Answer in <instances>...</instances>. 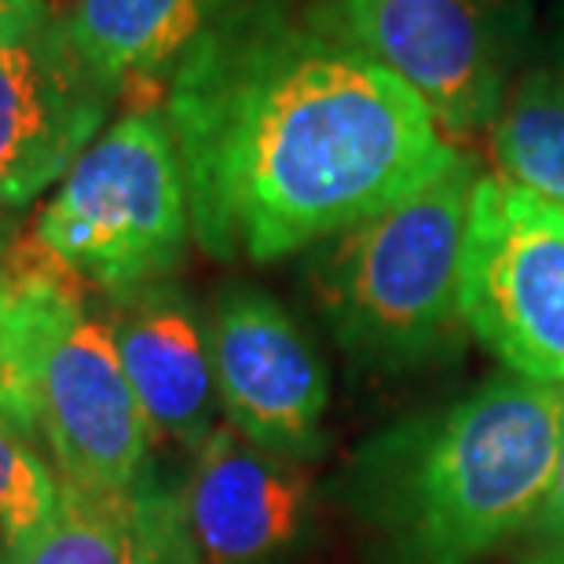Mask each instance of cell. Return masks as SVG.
<instances>
[{
    "instance_id": "11",
    "label": "cell",
    "mask_w": 564,
    "mask_h": 564,
    "mask_svg": "<svg viewBox=\"0 0 564 564\" xmlns=\"http://www.w3.org/2000/svg\"><path fill=\"white\" fill-rule=\"evenodd\" d=\"M107 326L151 433L202 447L217 429L213 411L220 400L209 334L191 301L173 282H151L115 297Z\"/></svg>"
},
{
    "instance_id": "23",
    "label": "cell",
    "mask_w": 564,
    "mask_h": 564,
    "mask_svg": "<svg viewBox=\"0 0 564 564\" xmlns=\"http://www.w3.org/2000/svg\"><path fill=\"white\" fill-rule=\"evenodd\" d=\"M8 250H11V224H8V220H0V264H4Z\"/></svg>"
},
{
    "instance_id": "8",
    "label": "cell",
    "mask_w": 564,
    "mask_h": 564,
    "mask_svg": "<svg viewBox=\"0 0 564 564\" xmlns=\"http://www.w3.org/2000/svg\"><path fill=\"white\" fill-rule=\"evenodd\" d=\"M115 88L85 63L66 15L37 4L0 26V206H26L74 169Z\"/></svg>"
},
{
    "instance_id": "20",
    "label": "cell",
    "mask_w": 564,
    "mask_h": 564,
    "mask_svg": "<svg viewBox=\"0 0 564 564\" xmlns=\"http://www.w3.org/2000/svg\"><path fill=\"white\" fill-rule=\"evenodd\" d=\"M550 70L564 77V0H561V15L554 22V37H550Z\"/></svg>"
},
{
    "instance_id": "3",
    "label": "cell",
    "mask_w": 564,
    "mask_h": 564,
    "mask_svg": "<svg viewBox=\"0 0 564 564\" xmlns=\"http://www.w3.org/2000/svg\"><path fill=\"white\" fill-rule=\"evenodd\" d=\"M473 184L477 165L458 154L414 195L326 239L315 257V297L359 367L408 375L458 352V257Z\"/></svg>"
},
{
    "instance_id": "6",
    "label": "cell",
    "mask_w": 564,
    "mask_h": 564,
    "mask_svg": "<svg viewBox=\"0 0 564 564\" xmlns=\"http://www.w3.org/2000/svg\"><path fill=\"white\" fill-rule=\"evenodd\" d=\"M466 330L510 375L564 386V209L477 176L458 257Z\"/></svg>"
},
{
    "instance_id": "2",
    "label": "cell",
    "mask_w": 564,
    "mask_h": 564,
    "mask_svg": "<svg viewBox=\"0 0 564 564\" xmlns=\"http://www.w3.org/2000/svg\"><path fill=\"white\" fill-rule=\"evenodd\" d=\"M557 425L561 386L502 370L370 436L341 499L378 564H480L543 506Z\"/></svg>"
},
{
    "instance_id": "19",
    "label": "cell",
    "mask_w": 564,
    "mask_h": 564,
    "mask_svg": "<svg viewBox=\"0 0 564 564\" xmlns=\"http://www.w3.org/2000/svg\"><path fill=\"white\" fill-rule=\"evenodd\" d=\"M491 8L495 22L502 30V41L510 55H517L532 37V19H535V0H484Z\"/></svg>"
},
{
    "instance_id": "14",
    "label": "cell",
    "mask_w": 564,
    "mask_h": 564,
    "mask_svg": "<svg viewBox=\"0 0 564 564\" xmlns=\"http://www.w3.org/2000/svg\"><path fill=\"white\" fill-rule=\"evenodd\" d=\"M137 488L93 495L59 484L52 517L33 532L0 543V564H132Z\"/></svg>"
},
{
    "instance_id": "21",
    "label": "cell",
    "mask_w": 564,
    "mask_h": 564,
    "mask_svg": "<svg viewBox=\"0 0 564 564\" xmlns=\"http://www.w3.org/2000/svg\"><path fill=\"white\" fill-rule=\"evenodd\" d=\"M37 4H41V0H0V26H4L8 19L22 15V11L37 8Z\"/></svg>"
},
{
    "instance_id": "22",
    "label": "cell",
    "mask_w": 564,
    "mask_h": 564,
    "mask_svg": "<svg viewBox=\"0 0 564 564\" xmlns=\"http://www.w3.org/2000/svg\"><path fill=\"white\" fill-rule=\"evenodd\" d=\"M528 564H564V546L557 550H535V557Z\"/></svg>"
},
{
    "instance_id": "15",
    "label": "cell",
    "mask_w": 564,
    "mask_h": 564,
    "mask_svg": "<svg viewBox=\"0 0 564 564\" xmlns=\"http://www.w3.org/2000/svg\"><path fill=\"white\" fill-rule=\"evenodd\" d=\"M59 502V480L30 436L0 411V543L33 532Z\"/></svg>"
},
{
    "instance_id": "5",
    "label": "cell",
    "mask_w": 564,
    "mask_h": 564,
    "mask_svg": "<svg viewBox=\"0 0 564 564\" xmlns=\"http://www.w3.org/2000/svg\"><path fill=\"white\" fill-rule=\"evenodd\" d=\"M191 206L162 110H129L77 158L33 224V246L110 297L165 282L184 261Z\"/></svg>"
},
{
    "instance_id": "4",
    "label": "cell",
    "mask_w": 564,
    "mask_h": 564,
    "mask_svg": "<svg viewBox=\"0 0 564 564\" xmlns=\"http://www.w3.org/2000/svg\"><path fill=\"white\" fill-rule=\"evenodd\" d=\"M33 301L0 411L52 466L55 480L126 495L143 480L151 422L118 359L107 319L85 312V282L26 242Z\"/></svg>"
},
{
    "instance_id": "9",
    "label": "cell",
    "mask_w": 564,
    "mask_h": 564,
    "mask_svg": "<svg viewBox=\"0 0 564 564\" xmlns=\"http://www.w3.org/2000/svg\"><path fill=\"white\" fill-rule=\"evenodd\" d=\"M209 352L231 429L293 462L323 455L330 378L312 337L272 293L224 290L209 323Z\"/></svg>"
},
{
    "instance_id": "7",
    "label": "cell",
    "mask_w": 564,
    "mask_h": 564,
    "mask_svg": "<svg viewBox=\"0 0 564 564\" xmlns=\"http://www.w3.org/2000/svg\"><path fill=\"white\" fill-rule=\"evenodd\" d=\"M308 15L397 74L444 137L499 118L513 55L484 0H312Z\"/></svg>"
},
{
    "instance_id": "10",
    "label": "cell",
    "mask_w": 564,
    "mask_h": 564,
    "mask_svg": "<svg viewBox=\"0 0 564 564\" xmlns=\"http://www.w3.org/2000/svg\"><path fill=\"white\" fill-rule=\"evenodd\" d=\"M180 506L202 564H286L312 532L315 480L308 462L224 422L202 440Z\"/></svg>"
},
{
    "instance_id": "13",
    "label": "cell",
    "mask_w": 564,
    "mask_h": 564,
    "mask_svg": "<svg viewBox=\"0 0 564 564\" xmlns=\"http://www.w3.org/2000/svg\"><path fill=\"white\" fill-rule=\"evenodd\" d=\"M491 158L506 184L564 209V77L532 70L491 126Z\"/></svg>"
},
{
    "instance_id": "18",
    "label": "cell",
    "mask_w": 564,
    "mask_h": 564,
    "mask_svg": "<svg viewBox=\"0 0 564 564\" xmlns=\"http://www.w3.org/2000/svg\"><path fill=\"white\" fill-rule=\"evenodd\" d=\"M524 539L535 550H557L564 546V386H561V425H557V455L554 473H550L546 499L539 506V513L528 524Z\"/></svg>"
},
{
    "instance_id": "17",
    "label": "cell",
    "mask_w": 564,
    "mask_h": 564,
    "mask_svg": "<svg viewBox=\"0 0 564 564\" xmlns=\"http://www.w3.org/2000/svg\"><path fill=\"white\" fill-rule=\"evenodd\" d=\"M33 301V264L26 246H11L4 264H0V403L8 397L11 367H15L22 330Z\"/></svg>"
},
{
    "instance_id": "16",
    "label": "cell",
    "mask_w": 564,
    "mask_h": 564,
    "mask_svg": "<svg viewBox=\"0 0 564 564\" xmlns=\"http://www.w3.org/2000/svg\"><path fill=\"white\" fill-rule=\"evenodd\" d=\"M132 564H202L180 495L154 480L137 488V528H132Z\"/></svg>"
},
{
    "instance_id": "12",
    "label": "cell",
    "mask_w": 564,
    "mask_h": 564,
    "mask_svg": "<svg viewBox=\"0 0 564 564\" xmlns=\"http://www.w3.org/2000/svg\"><path fill=\"white\" fill-rule=\"evenodd\" d=\"M239 4L242 0H74L66 22L85 63L115 96L137 99V110H158L191 44Z\"/></svg>"
},
{
    "instance_id": "1",
    "label": "cell",
    "mask_w": 564,
    "mask_h": 564,
    "mask_svg": "<svg viewBox=\"0 0 564 564\" xmlns=\"http://www.w3.org/2000/svg\"><path fill=\"white\" fill-rule=\"evenodd\" d=\"M191 231L220 261H279L397 206L458 151L397 74L308 8L242 0L165 85Z\"/></svg>"
}]
</instances>
